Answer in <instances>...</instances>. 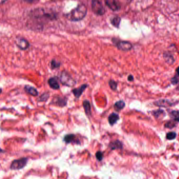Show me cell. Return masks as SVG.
<instances>
[{
	"instance_id": "6da1fadb",
	"label": "cell",
	"mask_w": 179,
	"mask_h": 179,
	"mask_svg": "<svg viewBox=\"0 0 179 179\" xmlns=\"http://www.w3.org/2000/svg\"><path fill=\"white\" fill-rule=\"evenodd\" d=\"M57 19L56 13L44 8L35 9L30 12L29 21L30 28L34 30H42L45 25L49 21H53Z\"/></svg>"
},
{
	"instance_id": "7a4b0ae2",
	"label": "cell",
	"mask_w": 179,
	"mask_h": 179,
	"mask_svg": "<svg viewBox=\"0 0 179 179\" xmlns=\"http://www.w3.org/2000/svg\"><path fill=\"white\" fill-rule=\"evenodd\" d=\"M87 13V8L83 4H79L78 5L65 14V17L67 20L71 22H78L83 20Z\"/></svg>"
},
{
	"instance_id": "3957f363",
	"label": "cell",
	"mask_w": 179,
	"mask_h": 179,
	"mask_svg": "<svg viewBox=\"0 0 179 179\" xmlns=\"http://www.w3.org/2000/svg\"><path fill=\"white\" fill-rule=\"evenodd\" d=\"M57 77L59 81L64 86L71 87L75 86L76 84V81H75L74 79L72 78L71 75L67 71H62Z\"/></svg>"
},
{
	"instance_id": "277c9868",
	"label": "cell",
	"mask_w": 179,
	"mask_h": 179,
	"mask_svg": "<svg viewBox=\"0 0 179 179\" xmlns=\"http://www.w3.org/2000/svg\"><path fill=\"white\" fill-rule=\"evenodd\" d=\"M91 6L92 11L95 14L102 16L105 14V8L99 0H92Z\"/></svg>"
},
{
	"instance_id": "5b68a950",
	"label": "cell",
	"mask_w": 179,
	"mask_h": 179,
	"mask_svg": "<svg viewBox=\"0 0 179 179\" xmlns=\"http://www.w3.org/2000/svg\"><path fill=\"white\" fill-rule=\"evenodd\" d=\"M29 159L27 158H22L19 159L13 160L10 165V169L12 170H19L24 168L27 164Z\"/></svg>"
},
{
	"instance_id": "8992f818",
	"label": "cell",
	"mask_w": 179,
	"mask_h": 179,
	"mask_svg": "<svg viewBox=\"0 0 179 179\" xmlns=\"http://www.w3.org/2000/svg\"><path fill=\"white\" fill-rule=\"evenodd\" d=\"M113 42L118 49L123 51H128L133 48V45L130 42L124 41H121L119 39H113Z\"/></svg>"
},
{
	"instance_id": "52a82bcc",
	"label": "cell",
	"mask_w": 179,
	"mask_h": 179,
	"mask_svg": "<svg viewBox=\"0 0 179 179\" xmlns=\"http://www.w3.org/2000/svg\"><path fill=\"white\" fill-rule=\"evenodd\" d=\"M15 44L19 49L22 51L26 50L30 46V43L29 42L27 39H25L23 37L16 39L15 41Z\"/></svg>"
},
{
	"instance_id": "ba28073f",
	"label": "cell",
	"mask_w": 179,
	"mask_h": 179,
	"mask_svg": "<svg viewBox=\"0 0 179 179\" xmlns=\"http://www.w3.org/2000/svg\"><path fill=\"white\" fill-rule=\"evenodd\" d=\"M52 103H54L59 107H64L67 105V99L64 97L57 96L53 99Z\"/></svg>"
},
{
	"instance_id": "9c48e42d",
	"label": "cell",
	"mask_w": 179,
	"mask_h": 179,
	"mask_svg": "<svg viewBox=\"0 0 179 179\" xmlns=\"http://www.w3.org/2000/svg\"><path fill=\"white\" fill-rule=\"evenodd\" d=\"M88 84H86V83L83 84L80 87H79L78 88H76L72 89L71 92L74 94L75 98L78 99L83 94V91H85V89L88 87Z\"/></svg>"
},
{
	"instance_id": "30bf717a",
	"label": "cell",
	"mask_w": 179,
	"mask_h": 179,
	"mask_svg": "<svg viewBox=\"0 0 179 179\" xmlns=\"http://www.w3.org/2000/svg\"><path fill=\"white\" fill-rule=\"evenodd\" d=\"M106 5L113 11H117L120 9V5L116 0H105Z\"/></svg>"
},
{
	"instance_id": "8fae6325",
	"label": "cell",
	"mask_w": 179,
	"mask_h": 179,
	"mask_svg": "<svg viewBox=\"0 0 179 179\" xmlns=\"http://www.w3.org/2000/svg\"><path fill=\"white\" fill-rule=\"evenodd\" d=\"M58 81H59V79L57 76L51 77L48 80V84L49 87L53 89L58 90L60 88V85Z\"/></svg>"
},
{
	"instance_id": "7c38bea8",
	"label": "cell",
	"mask_w": 179,
	"mask_h": 179,
	"mask_svg": "<svg viewBox=\"0 0 179 179\" xmlns=\"http://www.w3.org/2000/svg\"><path fill=\"white\" fill-rule=\"evenodd\" d=\"M75 135L73 133H70L66 135L64 138L63 141L66 144H69L71 143H74L76 145H80V142L78 139H76Z\"/></svg>"
},
{
	"instance_id": "4fadbf2b",
	"label": "cell",
	"mask_w": 179,
	"mask_h": 179,
	"mask_svg": "<svg viewBox=\"0 0 179 179\" xmlns=\"http://www.w3.org/2000/svg\"><path fill=\"white\" fill-rule=\"evenodd\" d=\"M24 89L26 93L29 94L31 96L36 97V96H39V93L37 91V89L34 88V87L29 86V85H25Z\"/></svg>"
},
{
	"instance_id": "5bb4252c",
	"label": "cell",
	"mask_w": 179,
	"mask_h": 179,
	"mask_svg": "<svg viewBox=\"0 0 179 179\" xmlns=\"http://www.w3.org/2000/svg\"><path fill=\"white\" fill-rule=\"evenodd\" d=\"M109 147L110 148L111 150H114L116 149H123V143L119 141L115 140L113 142H111L109 145Z\"/></svg>"
},
{
	"instance_id": "9a60e30c",
	"label": "cell",
	"mask_w": 179,
	"mask_h": 179,
	"mask_svg": "<svg viewBox=\"0 0 179 179\" xmlns=\"http://www.w3.org/2000/svg\"><path fill=\"white\" fill-rule=\"evenodd\" d=\"M83 109L85 110V112L86 115L89 118L91 116V105L90 102L87 100H85L83 102Z\"/></svg>"
},
{
	"instance_id": "2e32d148",
	"label": "cell",
	"mask_w": 179,
	"mask_h": 179,
	"mask_svg": "<svg viewBox=\"0 0 179 179\" xmlns=\"http://www.w3.org/2000/svg\"><path fill=\"white\" fill-rule=\"evenodd\" d=\"M119 119V116L116 113H112L108 117V122L111 126L114 125Z\"/></svg>"
},
{
	"instance_id": "e0dca14e",
	"label": "cell",
	"mask_w": 179,
	"mask_h": 179,
	"mask_svg": "<svg viewBox=\"0 0 179 179\" xmlns=\"http://www.w3.org/2000/svg\"><path fill=\"white\" fill-rule=\"evenodd\" d=\"M121 22V18L118 16H115L111 19V23L114 27L119 28Z\"/></svg>"
},
{
	"instance_id": "ac0fdd59",
	"label": "cell",
	"mask_w": 179,
	"mask_h": 179,
	"mask_svg": "<svg viewBox=\"0 0 179 179\" xmlns=\"http://www.w3.org/2000/svg\"><path fill=\"white\" fill-rule=\"evenodd\" d=\"M164 58L168 64H172L174 61V57L169 52H165L164 53Z\"/></svg>"
},
{
	"instance_id": "d6986e66",
	"label": "cell",
	"mask_w": 179,
	"mask_h": 179,
	"mask_svg": "<svg viewBox=\"0 0 179 179\" xmlns=\"http://www.w3.org/2000/svg\"><path fill=\"white\" fill-rule=\"evenodd\" d=\"M125 103L123 101H117L114 105V108L117 111H119L123 109L125 107Z\"/></svg>"
},
{
	"instance_id": "ffe728a7",
	"label": "cell",
	"mask_w": 179,
	"mask_h": 179,
	"mask_svg": "<svg viewBox=\"0 0 179 179\" xmlns=\"http://www.w3.org/2000/svg\"><path fill=\"white\" fill-rule=\"evenodd\" d=\"M170 116L172 120H173L175 122H179V111H172L170 113Z\"/></svg>"
},
{
	"instance_id": "44dd1931",
	"label": "cell",
	"mask_w": 179,
	"mask_h": 179,
	"mask_svg": "<svg viewBox=\"0 0 179 179\" xmlns=\"http://www.w3.org/2000/svg\"><path fill=\"white\" fill-rule=\"evenodd\" d=\"M61 65V63L59 61H57L56 59H52L51 61V68L52 69V70L59 68Z\"/></svg>"
},
{
	"instance_id": "7402d4cb",
	"label": "cell",
	"mask_w": 179,
	"mask_h": 179,
	"mask_svg": "<svg viewBox=\"0 0 179 179\" xmlns=\"http://www.w3.org/2000/svg\"><path fill=\"white\" fill-rule=\"evenodd\" d=\"M49 98V94L47 93H43L41 96L39 97V102H44L48 100V99Z\"/></svg>"
},
{
	"instance_id": "603a6c76",
	"label": "cell",
	"mask_w": 179,
	"mask_h": 179,
	"mask_svg": "<svg viewBox=\"0 0 179 179\" xmlns=\"http://www.w3.org/2000/svg\"><path fill=\"white\" fill-rule=\"evenodd\" d=\"M109 85L110 86L111 88L113 91L117 90V83L113 80H110L109 81Z\"/></svg>"
},
{
	"instance_id": "cb8c5ba5",
	"label": "cell",
	"mask_w": 179,
	"mask_h": 179,
	"mask_svg": "<svg viewBox=\"0 0 179 179\" xmlns=\"http://www.w3.org/2000/svg\"><path fill=\"white\" fill-rule=\"evenodd\" d=\"M177 136V133L175 132H169L166 135V138L168 140H172L174 139Z\"/></svg>"
},
{
	"instance_id": "d4e9b609",
	"label": "cell",
	"mask_w": 179,
	"mask_h": 179,
	"mask_svg": "<svg viewBox=\"0 0 179 179\" xmlns=\"http://www.w3.org/2000/svg\"><path fill=\"white\" fill-rule=\"evenodd\" d=\"M95 156H96V159L98 161H101L103 159V153L101 151H98L97 152H96Z\"/></svg>"
},
{
	"instance_id": "484cf974",
	"label": "cell",
	"mask_w": 179,
	"mask_h": 179,
	"mask_svg": "<svg viewBox=\"0 0 179 179\" xmlns=\"http://www.w3.org/2000/svg\"><path fill=\"white\" fill-rule=\"evenodd\" d=\"M163 113H164V111H162V110H157V111H153L152 114L155 116V117L158 118V117H159L161 115H162Z\"/></svg>"
},
{
	"instance_id": "4316f807",
	"label": "cell",
	"mask_w": 179,
	"mask_h": 179,
	"mask_svg": "<svg viewBox=\"0 0 179 179\" xmlns=\"http://www.w3.org/2000/svg\"><path fill=\"white\" fill-rule=\"evenodd\" d=\"M175 121L172 120V121H170L168 123H167L165 124V127L167 128H172L174 127L175 126Z\"/></svg>"
},
{
	"instance_id": "83f0119b",
	"label": "cell",
	"mask_w": 179,
	"mask_h": 179,
	"mask_svg": "<svg viewBox=\"0 0 179 179\" xmlns=\"http://www.w3.org/2000/svg\"><path fill=\"white\" fill-rule=\"evenodd\" d=\"M172 83H173V85H176L177 83H179V80L177 78L176 76H175L174 77H173L171 79Z\"/></svg>"
},
{
	"instance_id": "f1b7e54d",
	"label": "cell",
	"mask_w": 179,
	"mask_h": 179,
	"mask_svg": "<svg viewBox=\"0 0 179 179\" xmlns=\"http://www.w3.org/2000/svg\"><path fill=\"white\" fill-rule=\"evenodd\" d=\"M24 2L27 3H34L37 2L38 1H39V0H24Z\"/></svg>"
},
{
	"instance_id": "f546056e",
	"label": "cell",
	"mask_w": 179,
	"mask_h": 179,
	"mask_svg": "<svg viewBox=\"0 0 179 179\" xmlns=\"http://www.w3.org/2000/svg\"><path fill=\"white\" fill-rule=\"evenodd\" d=\"M128 80L130 81H133V77L132 75H129L128 77Z\"/></svg>"
},
{
	"instance_id": "4dcf8cb0",
	"label": "cell",
	"mask_w": 179,
	"mask_h": 179,
	"mask_svg": "<svg viewBox=\"0 0 179 179\" xmlns=\"http://www.w3.org/2000/svg\"><path fill=\"white\" fill-rule=\"evenodd\" d=\"M7 1H8V0H0V3H1V4H2L3 3L6 2Z\"/></svg>"
},
{
	"instance_id": "1f68e13d",
	"label": "cell",
	"mask_w": 179,
	"mask_h": 179,
	"mask_svg": "<svg viewBox=\"0 0 179 179\" xmlns=\"http://www.w3.org/2000/svg\"><path fill=\"white\" fill-rule=\"evenodd\" d=\"M176 71H177V75H178L179 77V66L177 68Z\"/></svg>"
}]
</instances>
